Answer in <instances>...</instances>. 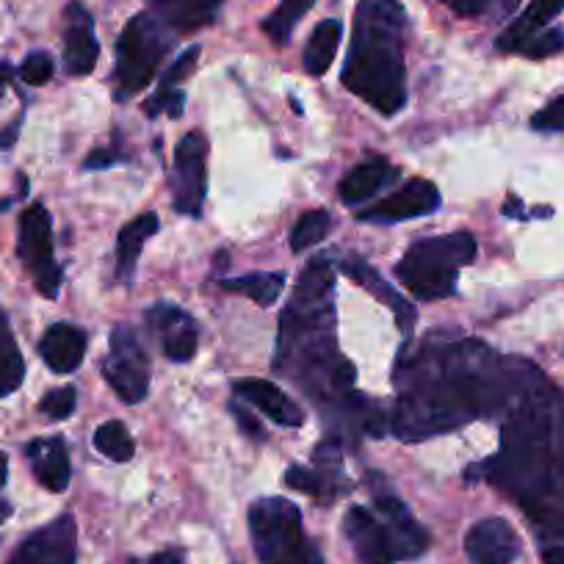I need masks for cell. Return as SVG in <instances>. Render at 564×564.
I'll return each mask as SVG.
<instances>
[{"mask_svg": "<svg viewBox=\"0 0 564 564\" xmlns=\"http://www.w3.org/2000/svg\"><path fill=\"white\" fill-rule=\"evenodd\" d=\"M404 34L406 14L399 0L357 3L344 86L384 117L399 113L406 102Z\"/></svg>", "mask_w": 564, "mask_h": 564, "instance_id": "6da1fadb", "label": "cell"}, {"mask_svg": "<svg viewBox=\"0 0 564 564\" xmlns=\"http://www.w3.org/2000/svg\"><path fill=\"white\" fill-rule=\"evenodd\" d=\"M333 349V265L316 258L300 274V285L280 316L274 366L311 390L322 382L335 390V373L346 360Z\"/></svg>", "mask_w": 564, "mask_h": 564, "instance_id": "7a4b0ae2", "label": "cell"}, {"mask_svg": "<svg viewBox=\"0 0 564 564\" xmlns=\"http://www.w3.org/2000/svg\"><path fill=\"white\" fill-rule=\"evenodd\" d=\"M476 258L470 232H452L441 238H423L412 243L395 265V276L421 302L446 300L457 291V274Z\"/></svg>", "mask_w": 564, "mask_h": 564, "instance_id": "3957f363", "label": "cell"}, {"mask_svg": "<svg viewBox=\"0 0 564 564\" xmlns=\"http://www.w3.org/2000/svg\"><path fill=\"white\" fill-rule=\"evenodd\" d=\"M249 534L260 564H324L302 529L300 507L285 498H260L249 507Z\"/></svg>", "mask_w": 564, "mask_h": 564, "instance_id": "277c9868", "label": "cell"}, {"mask_svg": "<svg viewBox=\"0 0 564 564\" xmlns=\"http://www.w3.org/2000/svg\"><path fill=\"white\" fill-rule=\"evenodd\" d=\"M170 47L172 36L159 18L148 12L135 14L117 42V100H128L148 89Z\"/></svg>", "mask_w": 564, "mask_h": 564, "instance_id": "5b68a950", "label": "cell"}, {"mask_svg": "<svg viewBox=\"0 0 564 564\" xmlns=\"http://www.w3.org/2000/svg\"><path fill=\"white\" fill-rule=\"evenodd\" d=\"M18 254L34 276L36 291L47 300H56L62 289V269L53 260V225L45 205H29L20 216Z\"/></svg>", "mask_w": 564, "mask_h": 564, "instance_id": "8992f818", "label": "cell"}, {"mask_svg": "<svg viewBox=\"0 0 564 564\" xmlns=\"http://www.w3.org/2000/svg\"><path fill=\"white\" fill-rule=\"evenodd\" d=\"M102 377L124 404H139L150 390V357L139 335L119 324L111 333V351L102 362Z\"/></svg>", "mask_w": 564, "mask_h": 564, "instance_id": "52a82bcc", "label": "cell"}, {"mask_svg": "<svg viewBox=\"0 0 564 564\" xmlns=\"http://www.w3.org/2000/svg\"><path fill=\"white\" fill-rule=\"evenodd\" d=\"M175 208L186 216H199L208 192V139L203 133H186L175 150Z\"/></svg>", "mask_w": 564, "mask_h": 564, "instance_id": "ba28073f", "label": "cell"}, {"mask_svg": "<svg viewBox=\"0 0 564 564\" xmlns=\"http://www.w3.org/2000/svg\"><path fill=\"white\" fill-rule=\"evenodd\" d=\"M78 558V525L73 514H62L20 542L9 564H75Z\"/></svg>", "mask_w": 564, "mask_h": 564, "instance_id": "9c48e42d", "label": "cell"}, {"mask_svg": "<svg viewBox=\"0 0 564 564\" xmlns=\"http://www.w3.org/2000/svg\"><path fill=\"white\" fill-rule=\"evenodd\" d=\"M437 208H441V192H437L435 183L415 177V181L404 183L395 194L384 197L382 203L360 210L357 219L377 221V225H393V221L421 219V216L435 214Z\"/></svg>", "mask_w": 564, "mask_h": 564, "instance_id": "30bf717a", "label": "cell"}, {"mask_svg": "<svg viewBox=\"0 0 564 564\" xmlns=\"http://www.w3.org/2000/svg\"><path fill=\"white\" fill-rule=\"evenodd\" d=\"M100 45L95 40V23L84 3H69L64 12V67L75 78H84L97 67Z\"/></svg>", "mask_w": 564, "mask_h": 564, "instance_id": "8fae6325", "label": "cell"}, {"mask_svg": "<svg viewBox=\"0 0 564 564\" xmlns=\"http://www.w3.org/2000/svg\"><path fill=\"white\" fill-rule=\"evenodd\" d=\"M470 564H512L520 556V536L503 518L479 520L465 536Z\"/></svg>", "mask_w": 564, "mask_h": 564, "instance_id": "7c38bea8", "label": "cell"}, {"mask_svg": "<svg viewBox=\"0 0 564 564\" xmlns=\"http://www.w3.org/2000/svg\"><path fill=\"white\" fill-rule=\"evenodd\" d=\"M377 503V512L382 514V525L390 536V545H393L395 558H415L421 556L426 547H430V536L426 531L417 525V520L412 518L410 509L393 496V492H377L373 498Z\"/></svg>", "mask_w": 564, "mask_h": 564, "instance_id": "4fadbf2b", "label": "cell"}, {"mask_svg": "<svg viewBox=\"0 0 564 564\" xmlns=\"http://www.w3.org/2000/svg\"><path fill=\"white\" fill-rule=\"evenodd\" d=\"M344 534L355 547L360 564H395L393 545L382 520L373 518L366 507H351L344 518Z\"/></svg>", "mask_w": 564, "mask_h": 564, "instance_id": "5bb4252c", "label": "cell"}, {"mask_svg": "<svg viewBox=\"0 0 564 564\" xmlns=\"http://www.w3.org/2000/svg\"><path fill=\"white\" fill-rule=\"evenodd\" d=\"M148 322L159 333L161 344H164V355L172 362H188L197 355V324L181 307L161 302L148 313Z\"/></svg>", "mask_w": 564, "mask_h": 564, "instance_id": "9a60e30c", "label": "cell"}, {"mask_svg": "<svg viewBox=\"0 0 564 564\" xmlns=\"http://www.w3.org/2000/svg\"><path fill=\"white\" fill-rule=\"evenodd\" d=\"M25 457H29L31 470H34L36 481H40L45 490L51 492H64L69 487V452L64 437L51 435V437H36L25 448Z\"/></svg>", "mask_w": 564, "mask_h": 564, "instance_id": "2e32d148", "label": "cell"}, {"mask_svg": "<svg viewBox=\"0 0 564 564\" xmlns=\"http://www.w3.org/2000/svg\"><path fill=\"white\" fill-rule=\"evenodd\" d=\"M232 390H236V395H241L243 401H249V404L258 406L260 412H265V415L274 423H280V426L296 430V426L305 423V412H302L289 395L282 393L276 384L265 382V379H236V382H232Z\"/></svg>", "mask_w": 564, "mask_h": 564, "instance_id": "e0dca14e", "label": "cell"}, {"mask_svg": "<svg viewBox=\"0 0 564 564\" xmlns=\"http://www.w3.org/2000/svg\"><path fill=\"white\" fill-rule=\"evenodd\" d=\"M40 355L53 373L78 371L86 357V333L75 324H53L42 335Z\"/></svg>", "mask_w": 564, "mask_h": 564, "instance_id": "ac0fdd59", "label": "cell"}, {"mask_svg": "<svg viewBox=\"0 0 564 564\" xmlns=\"http://www.w3.org/2000/svg\"><path fill=\"white\" fill-rule=\"evenodd\" d=\"M340 269H344V274H349L351 280L360 282L362 289L368 291V294L377 296L379 302H384V305L393 311V316L399 318V327H410L412 322H415V307L410 305V302L404 300V296L395 294L393 289H390L388 282L379 276L377 269H371V265L366 263L362 258H346L344 263H340Z\"/></svg>", "mask_w": 564, "mask_h": 564, "instance_id": "d6986e66", "label": "cell"}, {"mask_svg": "<svg viewBox=\"0 0 564 564\" xmlns=\"http://www.w3.org/2000/svg\"><path fill=\"white\" fill-rule=\"evenodd\" d=\"M564 12V0H531V7L498 36V51L518 53L531 36H536L540 31L547 29L553 18Z\"/></svg>", "mask_w": 564, "mask_h": 564, "instance_id": "ffe728a7", "label": "cell"}, {"mask_svg": "<svg viewBox=\"0 0 564 564\" xmlns=\"http://www.w3.org/2000/svg\"><path fill=\"white\" fill-rule=\"evenodd\" d=\"M395 175H399V172H395L384 159L362 161V164H357L355 170L340 181V199H344L346 205L366 203L373 194L382 192L388 183H393Z\"/></svg>", "mask_w": 564, "mask_h": 564, "instance_id": "44dd1931", "label": "cell"}, {"mask_svg": "<svg viewBox=\"0 0 564 564\" xmlns=\"http://www.w3.org/2000/svg\"><path fill=\"white\" fill-rule=\"evenodd\" d=\"M164 25L177 31H197L216 18L225 0H148Z\"/></svg>", "mask_w": 564, "mask_h": 564, "instance_id": "7402d4cb", "label": "cell"}, {"mask_svg": "<svg viewBox=\"0 0 564 564\" xmlns=\"http://www.w3.org/2000/svg\"><path fill=\"white\" fill-rule=\"evenodd\" d=\"M155 230H159V216H155L153 210L135 216L130 225L122 227V232H119V238H117V276H119V282H130L135 263H139L141 249H144L148 238L155 236Z\"/></svg>", "mask_w": 564, "mask_h": 564, "instance_id": "603a6c76", "label": "cell"}, {"mask_svg": "<svg viewBox=\"0 0 564 564\" xmlns=\"http://www.w3.org/2000/svg\"><path fill=\"white\" fill-rule=\"evenodd\" d=\"M340 36H344V25L340 20H324L316 25V31L307 40L305 53H302V64L311 75H324L329 69V64L335 62V53H338Z\"/></svg>", "mask_w": 564, "mask_h": 564, "instance_id": "cb8c5ba5", "label": "cell"}, {"mask_svg": "<svg viewBox=\"0 0 564 564\" xmlns=\"http://www.w3.org/2000/svg\"><path fill=\"white\" fill-rule=\"evenodd\" d=\"M282 285H285V274L282 271H254V274H243L238 280L221 282L225 291L247 296V300H252L260 307L274 305L282 294Z\"/></svg>", "mask_w": 564, "mask_h": 564, "instance_id": "d4e9b609", "label": "cell"}, {"mask_svg": "<svg viewBox=\"0 0 564 564\" xmlns=\"http://www.w3.org/2000/svg\"><path fill=\"white\" fill-rule=\"evenodd\" d=\"M25 379V360L18 349L12 327H9L7 311L0 307V399L23 384Z\"/></svg>", "mask_w": 564, "mask_h": 564, "instance_id": "484cf974", "label": "cell"}, {"mask_svg": "<svg viewBox=\"0 0 564 564\" xmlns=\"http://www.w3.org/2000/svg\"><path fill=\"white\" fill-rule=\"evenodd\" d=\"M313 3L316 0H282L280 7L263 20V31L271 36V42L285 45L291 40V34H294L296 23L313 9Z\"/></svg>", "mask_w": 564, "mask_h": 564, "instance_id": "4316f807", "label": "cell"}, {"mask_svg": "<svg viewBox=\"0 0 564 564\" xmlns=\"http://www.w3.org/2000/svg\"><path fill=\"white\" fill-rule=\"evenodd\" d=\"M95 448L102 457L113 459V463H128L135 454L133 437H130V432L119 421H106L102 426H97Z\"/></svg>", "mask_w": 564, "mask_h": 564, "instance_id": "83f0119b", "label": "cell"}, {"mask_svg": "<svg viewBox=\"0 0 564 564\" xmlns=\"http://www.w3.org/2000/svg\"><path fill=\"white\" fill-rule=\"evenodd\" d=\"M329 230H333V216L327 210H307V214L300 216L294 230H291V249L305 252L313 243L324 241Z\"/></svg>", "mask_w": 564, "mask_h": 564, "instance_id": "f1b7e54d", "label": "cell"}, {"mask_svg": "<svg viewBox=\"0 0 564 564\" xmlns=\"http://www.w3.org/2000/svg\"><path fill=\"white\" fill-rule=\"evenodd\" d=\"M285 485L291 490H300L313 498H333L335 496V476L329 470H311V468H294L285 470Z\"/></svg>", "mask_w": 564, "mask_h": 564, "instance_id": "f546056e", "label": "cell"}, {"mask_svg": "<svg viewBox=\"0 0 564 564\" xmlns=\"http://www.w3.org/2000/svg\"><path fill=\"white\" fill-rule=\"evenodd\" d=\"M75 404H78V393L75 388H56L40 401L42 415H47L51 421H64L75 412Z\"/></svg>", "mask_w": 564, "mask_h": 564, "instance_id": "4dcf8cb0", "label": "cell"}, {"mask_svg": "<svg viewBox=\"0 0 564 564\" xmlns=\"http://www.w3.org/2000/svg\"><path fill=\"white\" fill-rule=\"evenodd\" d=\"M558 51H564V31L545 29L536 36H531L518 53H523V56L529 58H547V56H556Z\"/></svg>", "mask_w": 564, "mask_h": 564, "instance_id": "1f68e13d", "label": "cell"}, {"mask_svg": "<svg viewBox=\"0 0 564 564\" xmlns=\"http://www.w3.org/2000/svg\"><path fill=\"white\" fill-rule=\"evenodd\" d=\"M20 78L29 86H42L53 78V58L47 53L36 51L25 56V62L20 64Z\"/></svg>", "mask_w": 564, "mask_h": 564, "instance_id": "d6a6232c", "label": "cell"}, {"mask_svg": "<svg viewBox=\"0 0 564 564\" xmlns=\"http://www.w3.org/2000/svg\"><path fill=\"white\" fill-rule=\"evenodd\" d=\"M183 106H186V91L172 89V91H155V97H150L144 102V113L148 117H161V113H170V117H181Z\"/></svg>", "mask_w": 564, "mask_h": 564, "instance_id": "836d02e7", "label": "cell"}, {"mask_svg": "<svg viewBox=\"0 0 564 564\" xmlns=\"http://www.w3.org/2000/svg\"><path fill=\"white\" fill-rule=\"evenodd\" d=\"M197 58H199V47L197 45L188 47V51L183 53V56L177 58V62H172V67L166 69V75H164V78H161V84H159V91L177 89V84H181V80H186L188 75H192V69H194V64H197Z\"/></svg>", "mask_w": 564, "mask_h": 564, "instance_id": "e575fe53", "label": "cell"}, {"mask_svg": "<svg viewBox=\"0 0 564 564\" xmlns=\"http://www.w3.org/2000/svg\"><path fill=\"white\" fill-rule=\"evenodd\" d=\"M531 128L542 130V133H556L564 130V97H556L553 102H547L542 111H536L531 117Z\"/></svg>", "mask_w": 564, "mask_h": 564, "instance_id": "d590c367", "label": "cell"}, {"mask_svg": "<svg viewBox=\"0 0 564 564\" xmlns=\"http://www.w3.org/2000/svg\"><path fill=\"white\" fill-rule=\"evenodd\" d=\"M230 412L232 415H236V421H238V426H241L243 432H247L249 437H254V441H263V426H260L258 421H254L252 415H249L247 410H243V406H238V404H230Z\"/></svg>", "mask_w": 564, "mask_h": 564, "instance_id": "8d00e7d4", "label": "cell"}, {"mask_svg": "<svg viewBox=\"0 0 564 564\" xmlns=\"http://www.w3.org/2000/svg\"><path fill=\"white\" fill-rule=\"evenodd\" d=\"M448 7H452L459 18H479V14L490 7V0H448Z\"/></svg>", "mask_w": 564, "mask_h": 564, "instance_id": "74e56055", "label": "cell"}, {"mask_svg": "<svg viewBox=\"0 0 564 564\" xmlns=\"http://www.w3.org/2000/svg\"><path fill=\"white\" fill-rule=\"evenodd\" d=\"M117 159H119L117 153H111V150L100 148V150H95V153H91L89 159H86L84 166H86V170H102V166L117 164Z\"/></svg>", "mask_w": 564, "mask_h": 564, "instance_id": "f35d334b", "label": "cell"}, {"mask_svg": "<svg viewBox=\"0 0 564 564\" xmlns=\"http://www.w3.org/2000/svg\"><path fill=\"white\" fill-rule=\"evenodd\" d=\"M150 564H183V553L181 551H164L153 558Z\"/></svg>", "mask_w": 564, "mask_h": 564, "instance_id": "ab89813d", "label": "cell"}, {"mask_svg": "<svg viewBox=\"0 0 564 564\" xmlns=\"http://www.w3.org/2000/svg\"><path fill=\"white\" fill-rule=\"evenodd\" d=\"M9 80H12V67H9V64H0V95H3Z\"/></svg>", "mask_w": 564, "mask_h": 564, "instance_id": "60d3db41", "label": "cell"}, {"mask_svg": "<svg viewBox=\"0 0 564 564\" xmlns=\"http://www.w3.org/2000/svg\"><path fill=\"white\" fill-rule=\"evenodd\" d=\"M7 479H9V459L7 454L0 452V487L7 485Z\"/></svg>", "mask_w": 564, "mask_h": 564, "instance_id": "b9f144b4", "label": "cell"}, {"mask_svg": "<svg viewBox=\"0 0 564 564\" xmlns=\"http://www.w3.org/2000/svg\"><path fill=\"white\" fill-rule=\"evenodd\" d=\"M9 518H12V503L0 498V523H7Z\"/></svg>", "mask_w": 564, "mask_h": 564, "instance_id": "7bdbcfd3", "label": "cell"}, {"mask_svg": "<svg viewBox=\"0 0 564 564\" xmlns=\"http://www.w3.org/2000/svg\"><path fill=\"white\" fill-rule=\"evenodd\" d=\"M514 3H518V0H503V9H507V12H509V9H512Z\"/></svg>", "mask_w": 564, "mask_h": 564, "instance_id": "ee69618b", "label": "cell"}]
</instances>
